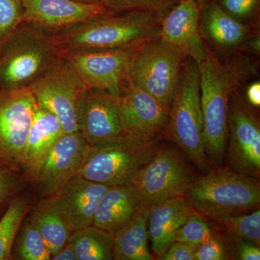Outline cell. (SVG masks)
Here are the masks:
<instances>
[{
    "label": "cell",
    "mask_w": 260,
    "mask_h": 260,
    "mask_svg": "<svg viewBox=\"0 0 260 260\" xmlns=\"http://www.w3.org/2000/svg\"><path fill=\"white\" fill-rule=\"evenodd\" d=\"M30 205L26 200L17 198L10 203L0 220V260L13 259V244Z\"/></svg>",
    "instance_id": "obj_27"
},
{
    "label": "cell",
    "mask_w": 260,
    "mask_h": 260,
    "mask_svg": "<svg viewBox=\"0 0 260 260\" xmlns=\"http://www.w3.org/2000/svg\"><path fill=\"white\" fill-rule=\"evenodd\" d=\"M195 1L199 5L200 8H202V7L204 6L205 5L208 4V3L212 1H215V0H195Z\"/></svg>",
    "instance_id": "obj_40"
},
{
    "label": "cell",
    "mask_w": 260,
    "mask_h": 260,
    "mask_svg": "<svg viewBox=\"0 0 260 260\" xmlns=\"http://www.w3.org/2000/svg\"><path fill=\"white\" fill-rule=\"evenodd\" d=\"M249 48L251 51L259 54L260 50L259 37H255L249 42Z\"/></svg>",
    "instance_id": "obj_39"
},
{
    "label": "cell",
    "mask_w": 260,
    "mask_h": 260,
    "mask_svg": "<svg viewBox=\"0 0 260 260\" xmlns=\"http://www.w3.org/2000/svg\"><path fill=\"white\" fill-rule=\"evenodd\" d=\"M200 7L195 0H179L160 20L159 37L179 48L197 62L206 54L200 34Z\"/></svg>",
    "instance_id": "obj_17"
},
{
    "label": "cell",
    "mask_w": 260,
    "mask_h": 260,
    "mask_svg": "<svg viewBox=\"0 0 260 260\" xmlns=\"http://www.w3.org/2000/svg\"><path fill=\"white\" fill-rule=\"evenodd\" d=\"M124 133L137 139H159L169 121V112L144 89L128 80L119 97Z\"/></svg>",
    "instance_id": "obj_14"
},
{
    "label": "cell",
    "mask_w": 260,
    "mask_h": 260,
    "mask_svg": "<svg viewBox=\"0 0 260 260\" xmlns=\"http://www.w3.org/2000/svg\"><path fill=\"white\" fill-rule=\"evenodd\" d=\"M199 29L203 40L225 51L240 47L250 32L248 25L228 14L216 0L200 8Z\"/></svg>",
    "instance_id": "obj_22"
},
{
    "label": "cell",
    "mask_w": 260,
    "mask_h": 260,
    "mask_svg": "<svg viewBox=\"0 0 260 260\" xmlns=\"http://www.w3.org/2000/svg\"><path fill=\"white\" fill-rule=\"evenodd\" d=\"M90 146L79 131L65 133L56 142L43 162L36 182L43 198L55 196L79 173Z\"/></svg>",
    "instance_id": "obj_15"
},
{
    "label": "cell",
    "mask_w": 260,
    "mask_h": 260,
    "mask_svg": "<svg viewBox=\"0 0 260 260\" xmlns=\"http://www.w3.org/2000/svg\"><path fill=\"white\" fill-rule=\"evenodd\" d=\"M205 153L212 167H222L229 137V103L239 85L253 73V64L240 58L220 62L207 48L198 61Z\"/></svg>",
    "instance_id": "obj_1"
},
{
    "label": "cell",
    "mask_w": 260,
    "mask_h": 260,
    "mask_svg": "<svg viewBox=\"0 0 260 260\" xmlns=\"http://www.w3.org/2000/svg\"><path fill=\"white\" fill-rule=\"evenodd\" d=\"M110 187L78 174L53 196L73 234L93 225L99 202Z\"/></svg>",
    "instance_id": "obj_18"
},
{
    "label": "cell",
    "mask_w": 260,
    "mask_h": 260,
    "mask_svg": "<svg viewBox=\"0 0 260 260\" xmlns=\"http://www.w3.org/2000/svg\"><path fill=\"white\" fill-rule=\"evenodd\" d=\"M15 254L22 260H49L51 254L37 228L29 220L22 228L15 247Z\"/></svg>",
    "instance_id": "obj_28"
},
{
    "label": "cell",
    "mask_w": 260,
    "mask_h": 260,
    "mask_svg": "<svg viewBox=\"0 0 260 260\" xmlns=\"http://www.w3.org/2000/svg\"><path fill=\"white\" fill-rule=\"evenodd\" d=\"M184 197L205 218L251 213L259 209V181L229 167H213L193 179Z\"/></svg>",
    "instance_id": "obj_3"
},
{
    "label": "cell",
    "mask_w": 260,
    "mask_h": 260,
    "mask_svg": "<svg viewBox=\"0 0 260 260\" xmlns=\"http://www.w3.org/2000/svg\"><path fill=\"white\" fill-rule=\"evenodd\" d=\"M229 247L226 243L219 236H213L197 249L194 260L229 259Z\"/></svg>",
    "instance_id": "obj_33"
},
{
    "label": "cell",
    "mask_w": 260,
    "mask_h": 260,
    "mask_svg": "<svg viewBox=\"0 0 260 260\" xmlns=\"http://www.w3.org/2000/svg\"><path fill=\"white\" fill-rule=\"evenodd\" d=\"M30 220L42 235L51 256L68 244L73 234L54 197L43 198L32 210Z\"/></svg>",
    "instance_id": "obj_24"
},
{
    "label": "cell",
    "mask_w": 260,
    "mask_h": 260,
    "mask_svg": "<svg viewBox=\"0 0 260 260\" xmlns=\"http://www.w3.org/2000/svg\"><path fill=\"white\" fill-rule=\"evenodd\" d=\"M194 178L185 162L170 149L159 148L130 184L150 208L184 196Z\"/></svg>",
    "instance_id": "obj_10"
},
{
    "label": "cell",
    "mask_w": 260,
    "mask_h": 260,
    "mask_svg": "<svg viewBox=\"0 0 260 260\" xmlns=\"http://www.w3.org/2000/svg\"><path fill=\"white\" fill-rule=\"evenodd\" d=\"M53 260H77L76 255L73 246L70 243L68 242L61 249L59 252L56 253L54 256H51Z\"/></svg>",
    "instance_id": "obj_38"
},
{
    "label": "cell",
    "mask_w": 260,
    "mask_h": 260,
    "mask_svg": "<svg viewBox=\"0 0 260 260\" xmlns=\"http://www.w3.org/2000/svg\"><path fill=\"white\" fill-rule=\"evenodd\" d=\"M78 131L90 145L106 143L125 135L119 98L105 90H87L80 104Z\"/></svg>",
    "instance_id": "obj_16"
},
{
    "label": "cell",
    "mask_w": 260,
    "mask_h": 260,
    "mask_svg": "<svg viewBox=\"0 0 260 260\" xmlns=\"http://www.w3.org/2000/svg\"><path fill=\"white\" fill-rule=\"evenodd\" d=\"M246 98L251 106L259 107L260 106V83L259 82L251 84L246 90Z\"/></svg>",
    "instance_id": "obj_37"
},
{
    "label": "cell",
    "mask_w": 260,
    "mask_h": 260,
    "mask_svg": "<svg viewBox=\"0 0 260 260\" xmlns=\"http://www.w3.org/2000/svg\"><path fill=\"white\" fill-rule=\"evenodd\" d=\"M75 1L80 2V3H101V0H75Z\"/></svg>",
    "instance_id": "obj_41"
},
{
    "label": "cell",
    "mask_w": 260,
    "mask_h": 260,
    "mask_svg": "<svg viewBox=\"0 0 260 260\" xmlns=\"http://www.w3.org/2000/svg\"><path fill=\"white\" fill-rule=\"evenodd\" d=\"M227 237L242 239L260 246V211L230 215L222 218H207Z\"/></svg>",
    "instance_id": "obj_26"
},
{
    "label": "cell",
    "mask_w": 260,
    "mask_h": 260,
    "mask_svg": "<svg viewBox=\"0 0 260 260\" xmlns=\"http://www.w3.org/2000/svg\"><path fill=\"white\" fill-rule=\"evenodd\" d=\"M150 208L144 204L131 220L114 234L113 259L154 260L149 251L148 221Z\"/></svg>",
    "instance_id": "obj_23"
},
{
    "label": "cell",
    "mask_w": 260,
    "mask_h": 260,
    "mask_svg": "<svg viewBox=\"0 0 260 260\" xmlns=\"http://www.w3.org/2000/svg\"><path fill=\"white\" fill-rule=\"evenodd\" d=\"M185 53L160 37L140 44L130 61L129 79L170 113Z\"/></svg>",
    "instance_id": "obj_7"
},
{
    "label": "cell",
    "mask_w": 260,
    "mask_h": 260,
    "mask_svg": "<svg viewBox=\"0 0 260 260\" xmlns=\"http://www.w3.org/2000/svg\"><path fill=\"white\" fill-rule=\"evenodd\" d=\"M61 57L47 34L22 24L0 51V88L30 87Z\"/></svg>",
    "instance_id": "obj_5"
},
{
    "label": "cell",
    "mask_w": 260,
    "mask_h": 260,
    "mask_svg": "<svg viewBox=\"0 0 260 260\" xmlns=\"http://www.w3.org/2000/svg\"><path fill=\"white\" fill-rule=\"evenodd\" d=\"M228 239L231 240L233 252L235 253L237 259L241 260H259L260 248L259 246L251 244L250 242L228 237Z\"/></svg>",
    "instance_id": "obj_34"
},
{
    "label": "cell",
    "mask_w": 260,
    "mask_h": 260,
    "mask_svg": "<svg viewBox=\"0 0 260 260\" xmlns=\"http://www.w3.org/2000/svg\"><path fill=\"white\" fill-rule=\"evenodd\" d=\"M197 249L190 245L179 242H174L168 248L162 260H194Z\"/></svg>",
    "instance_id": "obj_36"
},
{
    "label": "cell",
    "mask_w": 260,
    "mask_h": 260,
    "mask_svg": "<svg viewBox=\"0 0 260 260\" xmlns=\"http://www.w3.org/2000/svg\"><path fill=\"white\" fill-rule=\"evenodd\" d=\"M30 88L38 107L54 114L64 133L78 131L80 104L88 89L68 59L62 56Z\"/></svg>",
    "instance_id": "obj_8"
},
{
    "label": "cell",
    "mask_w": 260,
    "mask_h": 260,
    "mask_svg": "<svg viewBox=\"0 0 260 260\" xmlns=\"http://www.w3.org/2000/svg\"><path fill=\"white\" fill-rule=\"evenodd\" d=\"M191 210L184 196L176 197L150 208L148 232L154 257L160 259L175 242L176 234L186 223Z\"/></svg>",
    "instance_id": "obj_20"
},
{
    "label": "cell",
    "mask_w": 260,
    "mask_h": 260,
    "mask_svg": "<svg viewBox=\"0 0 260 260\" xmlns=\"http://www.w3.org/2000/svg\"><path fill=\"white\" fill-rule=\"evenodd\" d=\"M215 234L204 217L191 208L186 223L176 234L175 242L184 243L198 249Z\"/></svg>",
    "instance_id": "obj_29"
},
{
    "label": "cell",
    "mask_w": 260,
    "mask_h": 260,
    "mask_svg": "<svg viewBox=\"0 0 260 260\" xmlns=\"http://www.w3.org/2000/svg\"><path fill=\"white\" fill-rule=\"evenodd\" d=\"M165 133L203 174L213 168L205 153L199 68L189 56L183 61Z\"/></svg>",
    "instance_id": "obj_4"
},
{
    "label": "cell",
    "mask_w": 260,
    "mask_h": 260,
    "mask_svg": "<svg viewBox=\"0 0 260 260\" xmlns=\"http://www.w3.org/2000/svg\"><path fill=\"white\" fill-rule=\"evenodd\" d=\"M166 13L108 10L85 23L48 36L61 55L138 47L158 37L160 20Z\"/></svg>",
    "instance_id": "obj_2"
},
{
    "label": "cell",
    "mask_w": 260,
    "mask_h": 260,
    "mask_svg": "<svg viewBox=\"0 0 260 260\" xmlns=\"http://www.w3.org/2000/svg\"><path fill=\"white\" fill-rule=\"evenodd\" d=\"M12 172L0 165V204L9 200L18 189V181Z\"/></svg>",
    "instance_id": "obj_35"
},
{
    "label": "cell",
    "mask_w": 260,
    "mask_h": 260,
    "mask_svg": "<svg viewBox=\"0 0 260 260\" xmlns=\"http://www.w3.org/2000/svg\"><path fill=\"white\" fill-rule=\"evenodd\" d=\"M138 47L74 51L62 56L74 67L88 90H105L119 98L129 80L130 61Z\"/></svg>",
    "instance_id": "obj_12"
},
{
    "label": "cell",
    "mask_w": 260,
    "mask_h": 260,
    "mask_svg": "<svg viewBox=\"0 0 260 260\" xmlns=\"http://www.w3.org/2000/svg\"><path fill=\"white\" fill-rule=\"evenodd\" d=\"M23 23L47 35L85 23L108 10L102 3L75 0H21Z\"/></svg>",
    "instance_id": "obj_13"
},
{
    "label": "cell",
    "mask_w": 260,
    "mask_h": 260,
    "mask_svg": "<svg viewBox=\"0 0 260 260\" xmlns=\"http://www.w3.org/2000/svg\"><path fill=\"white\" fill-rule=\"evenodd\" d=\"M22 24L21 0H0V51Z\"/></svg>",
    "instance_id": "obj_30"
},
{
    "label": "cell",
    "mask_w": 260,
    "mask_h": 260,
    "mask_svg": "<svg viewBox=\"0 0 260 260\" xmlns=\"http://www.w3.org/2000/svg\"><path fill=\"white\" fill-rule=\"evenodd\" d=\"M38 107L30 87L0 88V165L22 169L27 138Z\"/></svg>",
    "instance_id": "obj_9"
},
{
    "label": "cell",
    "mask_w": 260,
    "mask_h": 260,
    "mask_svg": "<svg viewBox=\"0 0 260 260\" xmlns=\"http://www.w3.org/2000/svg\"><path fill=\"white\" fill-rule=\"evenodd\" d=\"M65 134L54 114L37 107L24 149L22 169L27 179L37 182L43 162L56 142Z\"/></svg>",
    "instance_id": "obj_19"
},
{
    "label": "cell",
    "mask_w": 260,
    "mask_h": 260,
    "mask_svg": "<svg viewBox=\"0 0 260 260\" xmlns=\"http://www.w3.org/2000/svg\"><path fill=\"white\" fill-rule=\"evenodd\" d=\"M234 93L229 103V143L225 153L227 167L244 175L259 179V120L250 108L240 98L234 96Z\"/></svg>",
    "instance_id": "obj_11"
},
{
    "label": "cell",
    "mask_w": 260,
    "mask_h": 260,
    "mask_svg": "<svg viewBox=\"0 0 260 260\" xmlns=\"http://www.w3.org/2000/svg\"><path fill=\"white\" fill-rule=\"evenodd\" d=\"M224 11L244 23L257 14L259 0H216Z\"/></svg>",
    "instance_id": "obj_32"
},
{
    "label": "cell",
    "mask_w": 260,
    "mask_h": 260,
    "mask_svg": "<svg viewBox=\"0 0 260 260\" xmlns=\"http://www.w3.org/2000/svg\"><path fill=\"white\" fill-rule=\"evenodd\" d=\"M69 242L77 260L113 259L114 236L93 225L73 233Z\"/></svg>",
    "instance_id": "obj_25"
},
{
    "label": "cell",
    "mask_w": 260,
    "mask_h": 260,
    "mask_svg": "<svg viewBox=\"0 0 260 260\" xmlns=\"http://www.w3.org/2000/svg\"><path fill=\"white\" fill-rule=\"evenodd\" d=\"M143 204L133 184L111 186L99 202L93 225L114 235L134 218Z\"/></svg>",
    "instance_id": "obj_21"
},
{
    "label": "cell",
    "mask_w": 260,
    "mask_h": 260,
    "mask_svg": "<svg viewBox=\"0 0 260 260\" xmlns=\"http://www.w3.org/2000/svg\"><path fill=\"white\" fill-rule=\"evenodd\" d=\"M179 0H101L109 11H151L166 13Z\"/></svg>",
    "instance_id": "obj_31"
},
{
    "label": "cell",
    "mask_w": 260,
    "mask_h": 260,
    "mask_svg": "<svg viewBox=\"0 0 260 260\" xmlns=\"http://www.w3.org/2000/svg\"><path fill=\"white\" fill-rule=\"evenodd\" d=\"M159 139L145 141L124 135L115 140L90 145L78 174L108 186L130 184L159 148Z\"/></svg>",
    "instance_id": "obj_6"
}]
</instances>
